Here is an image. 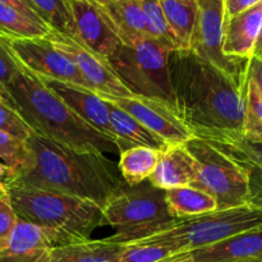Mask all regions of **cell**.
<instances>
[{"label":"cell","instance_id":"cell-5","mask_svg":"<svg viewBox=\"0 0 262 262\" xmlns=\"http://www.w3.org/2000/svg\"><path fill=\"white\" fill-rule=\"evenodd\" d=\"M102 215L115 229L107 241L120 245L136 242L173 227L178 219L169 212L165 191L145 181L137 186L120 187L102 206Z\"/></svg>","mask_w":262,"mask_h":262},{"label":"cell","instance_id":"cell-26","mask_svg":"<svg viewBox=\"0 0 262 262\" xmlns=\"http://www.w3.org/2000/svg\"><path fill=\"white\" fill-rule=\"evenodd\" d=\"M50 28L20 10L0 3V36L7 38H42Z\"/></svg>","mask_w":262,"mask_h":262},{"label":"cell","instance_id":"cell-1","mask_svg":"<svg viewBox=\"0 0 262 262\" xmlns=\"http://www.w3.org/2000/svg\"><path fill=\"white\" fill-rule=\"evenodd\" d=\"M28 158L22 166L10 169L7 187H30L90 200L99 206L124 186L119 170L106 155L79 151L37 135L26 141Z\"/></svg>","mask_w":262,"mask_h":262},{"label":"cell","instance_id":"cell-15","mask_svg":"<svg viewBox=\"0 0 262 262\" xmlns=\"http://www.w3.org/2000/svg\"><path fill=\"white\" fill-rule=\"evenodd\" d=\"M177 262H241L262 260V227L187 252L171 255Z\"/></svg>","mask_w":262,"mask_h":262},{"label":"cell","instance_id":"cell-2","mask_svg":"<svg viewBox=\"0 0 262 262\" xmlns=\"http://www.w3.org/2000/svg\"><path fill=\"white\" fill-rule=\"evenodd\" d=\"M169 72L178 112L193 137L243 136L246 81H237L191 51H171Z\"/></svg>","mask_w":262,"mask_h":262},{"label":"cell","instance_id":"cell-14","mask_svg":"<svg viewBox=\"0 0 262 262\" xmlns=\"http://www.w3.org/2000/svg\"><path fill=\"white\" fill-rule=\"evenodd\" d=\"M73 17L74 40L107 59L122 43L99 5L92 0H68Z\"/></svg>","mask_w":262,"mask_h":262},{"label":"cell","instance_id":"cell-32","mask_svg":"<svg viewBox=\"0 0 262 262\" xmlns=\"http://www.w3.org/2000/svg\"><path fill=\"white\" fill-rule=\"evenodd\" d=\"M0 130L23 142L27 141L32 132L22 117L4 101H0Z\"/></svg>","mask_w":262,"mask_h":262},{"label":"cell","instance_id":"cell-46","mask_svg":"<svg viewBox=\"0 0 262 262\" xmlns=\"http://www.w3.org/2000/svg\"><path fill=\"white\" fill-rule=\"evenodd\" d=\"M0 189H2V188H0ZM2 191H3V189H2ZM4 192H5V191H4Z\"/></svg>","mask_w":262,"mask_h":262},{"label":"cell","instance_id":"cell-35","mask_svg":"<svg viewBox=\"0 0 262 262\" xmlns=\"http://www.w3.org/2000/svg\"><path fill=\"white\" fill-rule=\"evenodd\" d=\"M262 0H224V20L255 7Z\"/></svg>","mask_w":262,"mask_h":262},{"label":"cell","instance_id":"cell-9","mask_svg":"<svg viewBox=\"0 0 262 262\" xmlns=\"http://www.w3.org/2000/svg\"><path fill=\"white\" fill-rule=\"evenodd\" d=\"M197 5L189 51L237 81H246L248 59L230 58L223 53L224 0H197Z\"/></svg>","mask_w":262,"mask_h":262},{"label":"cell","instance_id":"cell-42","mask_svg":"<svg viewBox=\"0 0 262 262\" xmlns=\"http://www.w3.org/2000/svg\"><path fill=\"white\" fill-rule=\"evenodd\" d=\"M20 2H22V3H23V4H26V5H27V7H30V8H31V9H32V10H33L32 5H31V3H30V2H28V0H20Z\"/></svg>","mask_w":262,"mask_h":262},{"label":"cell","instance_id":"cell-38","mask_svg":"<svg viewBox=\"0 0 262 262\" xmlns=\"http://www.w3.org/2000/svg\"><path fill=\"white\" fill-rule=\"evenodd\" d=\"M0 3H3V4H7V5H10V7L15 8V9L20 10V12H22V13L27 14L28 17L33 18V19H35V20H38V22H42V19H41V18L37 15V13H36L35 10L31 9L30 7H27V5H26V4H23V3L20 2V0H0Z\"/></svg>","mask_w":262,"mask_h":262},{"label":"cell","instance_id":"cell-27","mask_svg":"<svg viewBox=\"0 0 262 262\" xmlns=\"http://www.w3.org/2000/svg\"><path fill=\"white\" fill-rule=\"evenodd\" d=\"M33 10L50 30L76 37L73 17L68 0H28Z\"/></svg>","mask_w":262,"mask_h":262},{"label":"cell","instance_id":"cell-45","mask_svg":"<svg viewBox=\"0 0 262 262\" xmlns=\"http://www.w3.org/2000/svg\"><path fill=\"white\" fill-rule=\"evenodd\" d=\"M0 101H2V87H0Z\"/></svg>","mask_w":262,"mask_h":262},{"label":"cell","instance_id":"cell-11","mask_svg":"<svg viewBox=\"0 0 262 262\" xmlns=\"http://www.w3.org/2000/svg\"><path fill=\"white\" fill-rule=\"evenodd\" d=\"M46 38L53 43L54 48L73 61L89 89L100 97L123 99L135 96L120 81L107 59L92 53L74 38L56 31H49Z\"/></svg>","mask_w":262,"mask_h":262},{"label":"cell","instance_id":"cell-44","mask_svg":"<svg viewBox=\"0 0 262 262\" xmlns=\"http://www.w3.org/2000/svg\"><path fill=\"white\" fill-rule=\"evenodd\" d=\"M0 194H3V196H4V194H7V192H4V191H2V189H0Z\"/></svg>","mask_w":262,"mask_h":262},{"label":"cell","instance_id":"cell-21","mask_svg":"<svg viewBox=\"0 0 262 262\" xmlns=\"http://www.w3.org/2000/svg\"><path fill=\"white\" fill-rule=\"evenodd\" d=\"M205 141L232 159L245 171L248 184L262 181V143L251 142L246 140L245 136L232 135L219 136Z\"/></svg>","mask_w":262,"mask_h":262},{"label":"cell","instance_id":"cell-40","mask_svg":"<svg viewBox=\"0 0 262 262\" xmlns=\"http://www.w3.org/2000/svg\"><path fill=\"white\" fill-rule=\"evenodd\" d=\"M9 170H10V169L8 168L5 164L0 163V188H2L3 191H5V189H4V181H5V178H7Z\"/></svg>","mask_w":262,"mask_h":262},{"label":"cell","instance_id":"cell-4","mask_svg":"<svg viewBox=\"0 0 262 262\" xmlns=\"http://www.w3.org/2000/svg\"><path fill=\"white\" fill-rule=\"evenodd\" d=\"M5 192L18 219L53 228L78 242L91 239L95 229L106 225L101 206L90 200L30 187H7Z\"/></svg>","mask_w":262,"mask_h":262},{"label":"cell","instance_id":"cell-13","mask_svg":"<svg viewBox=\"0 0 262 262\" xmlns=\"http://www.w3.org/2000/svg\"><path fill=\"white\" fill-rule=\"evenodd\" d=\"M76 242L53 228L18 219L7 247L0 251V262H49L54 248Z\"/></svg>","mask_w":262,"mask_h":262},{"label":"cell","instance_id":"cell-23","mask_svg":"<svg viewBox=\"0 0 262 262\" xmlns=\"http://www.w3.org/2000/svg\"><path fill=\"white\" fill-rule=\"evenodd\" d=\"M171 33L178 43V51L188 53L197 17V0H159Z\"/></svg>","mask_w":262,"mask_h":262},{"label":"cell","instance_id":"cell-41","mask_svg":"<svg viewBox=\"0 0 262 262\" xmlns=\"http://www.w3.org/2000/svg\"><path fill=\"white\" fill-rule=\"evenodd\" d=\"M92 2H95L96 4H107V3H113V2H118V0H92Z\"/></svg>","mask_w":262,"mask_h":262},{"label":"cell","instance_id":"cell-36","mask_svg":"<svg viewBox=\"0 0 262 262\" xmlns=\"http://www.w3.org/2000/svg\"><path fill=\"white\" fill-rule=\"evenodd\" d=\"M247 77L253 81L262 95V59H248Z\"/></svg>","mask_w":262,"mask_h":262},{"label":"cell","instance_id":"cell-25","mask_svg":"<svg viewBox=\"0 0 262 262\" xmlns=\"http://www.w3.org/2000/svg\"><path fill=\"white\" fill-rule=\"evenodd\" d=\"M160 151L136 146L120 152L118 170L127 186L133 187L147 181L158 165Z\"/></svg>","mask_w":262,"mask_h":262},{"label":"cell","instance_id":"cell-31","mask_svg":"<svg viewBox=\"0 0 262 262\" xmlns=\"http://www.w3.org/2000/svg\"><path fill=\"white\" fill-rule=\"evenodd\" d=\"M28 158L26 142L0 130V159L9 169L22 166Z\"/></svg>","mask_w":262,"mask_h":262},{"label":"cell","instance_id":"cell-30","mask_svg":"<svg viewBox=\"0 0 262 262\" xmlns=\"http://www.w3.org/2000/svg\"><path fill=\"white\" fill-rule=\"evenodd\" d=\"M173 255V251L159 245H125L119 262H160Z\"/></svg>","mask_w":262,"mask_h":262},{"label":"cell","instance_id":"cell-20","mask_svg":"<svg viewBox=\"0 0 262 262\" xmlns=\"http://www.w3.org/2000/svg\"><path fill=\"white\" fill-rule=\"evenodd\" d=\"M101 99L106 104L109 122L115 140H117L119 154L136 146H145V147L155 148L159 151L165 147L166 143L158 136L154 135L150 129H147L145 125L141 124L136 118L115 105L112 100L105 99V97H101Z\"/></svg>","mask_w":262,"mask_h":262},{"label":"cell","instance_id":"cell-12","mask_svg":"<svg viewBox=\"0 0 262 262\" xmlns=\"http://www.w3.org/2000/svg\"><path fill=\"white\" fill-rule=\"evenodd\" d=\"M105 99L112 100L115 105L125 110L166 145L186 143L193 137V133L181 114L166 102L137 95L123 99Z\"/></svg>","mask_w":262,"mask_h":262},{"label":"cell","instance_id":"cell-6","mask_svg":"<svg viewBox=\"0 0 262 262\" xmlns=\"http://www.w3.org/2000/svg\"><path fill=\"white\" fill-rule=\"evenodd\" d=\"M260 227H262V210L245 205L178 219L173 227L128 245H159L170 248L173 253L187 252L215 245L235 234Z\"/></svg>","mask_w":262,"mask_h":262},{"label":"cell","instance_id":"cell-43","mask_svg":"<svg viewBox=\"0 0 262 262\" xmlns=\"http://www.w3.org/2000/svg\"><path fill=\"white\" fill-rule=\"evenodd\" d=\"M241 262H262V260H252V261H241Z\"/></svg>","mask_w":262,"mask_h":262},{"label":"cell","instance_id":"cell-7","mask_svg":"<svg viewBox=\"0 0 262 262\" xmlns=\"http://www.w3.org/2000/svg\"><path fill=\"white\" fill-rule=\"evenodd\" d=\"M171 51L164 43L146 36L133 46L120 45L107 61L133 95L160 100L178 112L169 72Z\"/></svg>","mask_w":262,"mask_h":262},{"label":"cell","instance_id":"cell-33","mask_svg":"<svg viewBox=\"0 0 262 262\" xmlns=\"http://www.w3.org/2000/svg\"><path fill=\"white\" fill-rule=\"evenodd\" d=\"M17 214L13 210L8 196L0 194V251L7 247L10 234L17 224Z\"/></svg>","mask_w":262,"mask_h":262},{"label":"cell","instance_id":"cell-8","mask_svg":"<svg viewBox=\"0 0 262 262\" xmlns=\"http://www.w3.org/2000/svg\"><path fill=\"white\" fill-rule=\"evenodd\" d=\"M184 145L197 164L193 187L214 197L217 210L248 205V178L232 159L199 137H192Z\"/></svg>","mask_w":262,"mask_h":262},{"label":"cell","instance_id":"cell-16","mask_svg":"<svg viewBox=\"0 0 262 262\" xmlns=\"http://www.w3.org/2000/svg\"><path fill=\"white\" fill-rule=\"evenodd\" d=\"M41 79L61 101L66 102L87 124H90L95 129L104 133L105 136L117 142L109 122V113H107L106 104L99 95L95 94L91 90L67 83V82L43 78V77H41Z\"/></svg>","mask_w":262,"mask_h":262},{"label":"cell","instance_id":"cell-3","mask_svg":"<svg viewBox=\"0 0 262 262\" xmlns=\"http://www.w3.org/2000/svg\"><path fill=\"white\" fill-rule=\"evenodd\" d=\"M20 71L2 89V101L14 109L37 135L79 151L118 154L117 142L79 118L38 77Z\"/></svg>","mask_w":262,"mask_h":262},{"label":"cell","instance_id":"cell-22","mask_svg":"<svg viewBox=\"0 0 262 262\" xmlns=\"http://www.w3.org/2000/svg\"><path fill=\"white\" fill-rule=\"evenodd\" d=\"M125 245L105 239L58 246L51 251L49 262H119Z\"/></svg>","mask_w":262,"mask_h":262},{"label":"cell","instance_id":"cell-10","mask_svg":"<svg viewBox=\"0 0 262 262\" xmlns=\"http://www.w3.org/2000/svg\"><path fill=\"white\" fill-rule=\"evenodd\" d=\"M2 38L23 68L43 78L67 82L90 90L73 61L54 48L46 37Z\"/></svg>","mask_w":262,"mask_h":262},{"label":"cell","instance_id":"cell-28","mask_svg":"<svg viewBox=\"0 0 262 262\" xmlns=\"http://www.w3.org/2000/svg\"><path fill=\"white\" fill-rule=\"evenodd\" d=\"M243 136L251 142L262 143V95L257 86L248 77L246 79L245 90Z\"/></svg>","mask_w":262,"mask_h":262},{"label":"cell","instance_id":"cell-18","mask_svg":"<svg viewBox=\"0 0 262 262\" xmlns=\"http://www.w3.org/2000/svg\"><path fill=\"white\" fill-rule=\"evenodd\" d=\"M262 23V2L224 20L223 53L230 58L247 60L252 56Z\"/></svg>","mask_w":262,"mask_h":262},{"label":"cell","instance_id":"cell-29","mask_svg":"<svg viewBox=\"0 0 262 262\" xmlns=\"http://www.w3.org/2000/svg\"><path fill=\"white\" fill-rule=\"evenodd\" d=\"M141 3H142L148 36L164 43L173 51H178V43L169 28L159 0H141Z\"/></svg>","mask_w":262,"mask_h":262},{"label":"cell","instance_id":"cell-19","mask_svg":"<svg viewBox=\"0 0 262 262\" xmlns=\"http://www.w3.org/2000/svg\"><path fill=\"white\" fill-rule=\"evenodd\" d=\"M97 5L107 18L122 45L133 46L148 36L141 0H118Z\"/></svg>","mask_w":262,"mask_h":262},{"label":"cell","instance_id":"cell-37","mask_svg":"<svg viewBox=\"0 0 262 262\" xmlns=\"http://www.w3.org/2000/svg\"><path fill=\"white\" fill-rule=\"evenodd\" d=\"M248 186H250L248 205L258 210H262V181L253 182V183H250Z\"/></svg>","mask_w":262,"mask_h":262},{"label":"cell","instance_id":"cell-34","mask_svg":"<svg viewBox=\"0 0 262 262\" xmlns=\"http://www.w3.org/2000/svg\"><path fill=\"white\" fill-rule=\"evenodd\" d=\"M20 71L19 63L14 59L4 40L0 37V87H5Z\"/></svg>","mask_w":262,"mask_h":262},{"label":"cell","instance_id":"cell-39","mask_svg":"<svg viewBox=\"0 0 262 262\" xmlns=\"http://www.w3.org/2000/svg\"><path fill=\"white\" fill-rule=\"evenodd\" d=\"M251 58H253V59H262V23H261L260 31H258L257 40H256L255 46H253L252 56H251Z\"/></svg>","mask_w":262,"mask_h":262},{"label":"cell","instance_id":"cell-17","mask_svg":"<svg viewBox=\"0 0 262 262\" xmlns=\"http://www.w3.org/2000/svg\"><path fill=\"white\" fill-rule=\"evenodd\" d=\"M196 179V160L184 143L166 145L159 154L155 170L148 177L150 183L163 191L193 187Z\"/></svg>","mask_w":262,"mask_h":262},{"label":"cell","instance_id":"cell-24","mask_svg":"<svg viewBox=\"0 0 262 262\" xmlns=\"http://www.w3.org/2000/svg\"><path fill=\"white\" fill-rule=\"evenodd\" d=\"M165 202L170 215L176 219L199 216L217 210L214 197L196 187H181L165 191Z\"/></svg>","mask_w":262,"mask_h":262}]
</instances>
